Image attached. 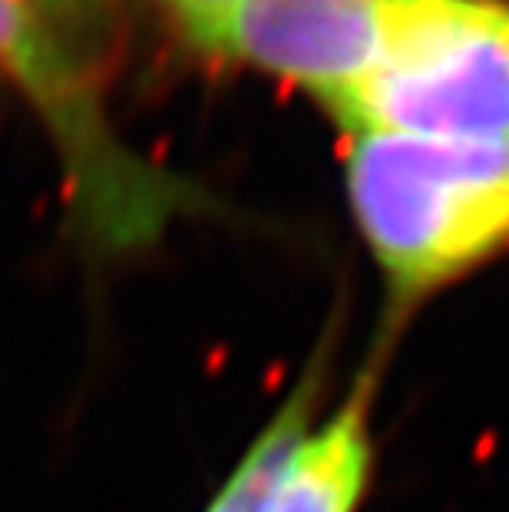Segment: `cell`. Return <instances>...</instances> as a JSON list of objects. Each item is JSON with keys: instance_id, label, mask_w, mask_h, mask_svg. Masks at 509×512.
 <instances>
[{"instance_id": "7a4b0ae2", "label": "cell", "mask_w": 509, "mask_h": 512, "mask_svg": "<svg viewBox=\"0 0 509 512\" xmlns=\"http://www.w3.org/2000/svg\"><path fill=\"white\" fill-rule=\"evenodd\" d=\"M0 73L50 136L67 228L86 261L136 258L176 219L209 209L196 185L169 176L119 139L93 60L24 0H0Z\"/></svg>"}, {"instance_id": "5b68a950", "label": "cell", "mask_w": 509, "mask_h": 512, "mask_svg": "<svg viewBox=\"0 0 509 512\" xmlns=\"http://www.w3.org/2000/svg\"><path fill=\"white\" fill-rule=\"evenodd\" d=\"M377 370L364 367L351 394L305 430L288 453L265 512H361L374 486Z\"/></svg>"}, {"instance_id": "8992f818", "label": "cell", "mask_w": 509, "mask_h": 512, "mask_svg": "<svg viewBox=\"0 0 509 512\" xmlns=\"http://www.w3.org/2000/svg\"><path fill=\"white\" fill-rule=\"evenodd\" d=\"M328 387V357L314 361L301 370L298 384L291 387L285 403L268 417V423L258 430V437L248 443L242 460L235 463L229 479L219 486V493L209 499L202 512H265L272 486L285 466L288 453L305 437V430L318 420V407Z\"/></svg>"}, {"instance_id": "3957f363", "label": "cell", "mask_w": 509, "mask_h": 512, "mask_svg": "<svg viewBox=\"0 0 509 512\" xmlns=\"http://www.w3.org/2000/svg\"><path fill=\"white\" fill-rule=\"evenodd\" d=\"M331 116L351 136L509 139V4L400 0L381 60Z\"/></svg>"}, {"instance_id": "ba28073f", "label": "cell", "mask_w": 509, "mask_h": 512, "mask_svg": "<svg viewBox=\"0 0 509 512\" xmlns=\"http://www.w3.org/2000/svg\"><path fill=\"white\" fill-rule=\"evenodd\" d=\"M24 4L34 7L40 17H47L80 53H83L80 47L83 40L106 37L113 30V20L100 14L93 0H24Z\"/></svg>"}, {"instance_id": "6da1fadb", "label": "cell", "mask_w": 509, "mask_h": 512, "mask_svg": "<svg viewBox=\"0 0 509 512\" xmlns=\"http://www.w3.org/2000/svg\"><path fill=\"white\" fill-rule=\"evenodd\" d=\"M348 202L381 271L387 328L509 252V139L351 136Z\"/></svg>"}, {"instance_id": "9c48e42d", "label": "cell", "mask_w": 509, "mask_h": 512, "mask_svg": "<svg viewBox=\"0 0 509 512\" xmlns=\"http://www.w3.org/2000/svg\"><path fill=\"white\" fill-rule=\"evenodd\" d=\"M93 4H96V10H100V14H106V17H116V4H119V0H93Z\"/></svg>"}, {"instance_id": "52a82bcc", "label": "cell", "mask_w": 509, "mask_h": 512, "mask_svg": "<svg viewBox=\"0 0 509 512\" xmlns=\"http://www.w3.org/2000/svg\"><path fill=\"white\" fill-rule=\"evenodd\" d=\"M162 7L192 47L222 57L225 30H229L238 0H162Z\"/></svg>"}, {"instance_id": "277c9868", "label": "cell", "mask_w": 509, "mask_h": 512, "mask_svg": "<svg viewBox=\"0 0 509 512\" xmlns=\"http://www.w3.org/2000/svg\"><path fill=\"white\" fill-rule=\"evenodd\" d=\"M400 0H238L222 43L334 110L381 60Z\"/></svg>"}]
</instances>
